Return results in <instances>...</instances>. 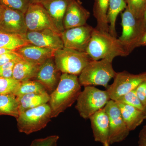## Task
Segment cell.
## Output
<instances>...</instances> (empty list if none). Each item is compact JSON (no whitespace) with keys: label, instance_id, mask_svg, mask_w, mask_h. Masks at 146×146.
Returning <instances> with one entry per match:
<instances>
[{"label":"cell","instance_id":"1f68e13d","mask_svg":"<svg viewBox=\"0 0 146 146\" xmlns=\"http://www.w3.org/2000/svg\"><path fill=\"white\" fill-rule=\"evenodd\" d=\"M18 61H12L0 66V77L11 78L13 67Z\"/></svg>","mask_w":146,"mask_h":146},{"label":"cell","instance_id":"74e56055","mask_svg":"<svg viewBox=\"0 0 146 146\" xmlns=\"http://www.w3.org/2000/svg\"><path fill=\"white\" fill-rule=\"evenodd\" d=\"M12 51H14L6 49L0 48V55L6 53L11 52Z\"/></svg>","mask_w":146,"mask_h":146},{"label":"cell","instance_id":"7402d4cb","mask_svg":"<svg viewBox=\"0 0 146 146\" xmlns=\"http://www.w3.org/2000/svg\"><path fill=\"white\" fill-rule=\"evenodd\" d=\"M127 7L125 0H109L107 13V21L109 33L112 36H117L116 30V22L119 13Z\"/></svg>","mask_w":146,"mask_h":146},{"label":"cell","instance_id":"d6a6232c","mask_svg":"<svg viewBox=\"0 0 146 146\" xmlns=\"http://www.w3.org/2000/svg\"><path fill=\"white\" fill-rule=\"evenodd\" d=\"M22 59L21 56L15 51L6 53L0 55V66L10 61H18Z\"/></svg>","mask_w":146,"mask_h":146},{"label":"cell","instance_id":"8fae6325","mask_svg":"<svg viewBox=\"0 0 146 146\" xmlns=\"http://www.w3.org/2000/svg\"><path fill=\"white\" fill-rule=\"evenodd\" d=\"M94 29L86 24L82 26L65 29L60 35L64 47L86 52Z\"/></svg>","mask_w":146,"mask_h":146},{"label":"cell","instance_id":"8d00e7d4","mask_svg":"<svg viewBox=\"0 0 146 146\" xmlns=\"http://www.w3.org/2000/svg\"><path fill=\"white\" fill-rule=\"evenodd\" d=\"M140 21L141 22V28L143 33L146 30V6L144 11L143 17L140 19Z\"/></svg>","mask_w":146,"mask_h":146},{"label":"cell","instance_id":"83f0119b","mask_svg":"<svg viewBox=\"0 0 146 146\" xmlns=\"http://www.w3.org/2000/svg\"><path fill=\"white\" fill-rule=\"evenodd\" d=\"M21 82L11 78L0 77V95L13 94Z\"/></svg>","mask_w":146,"mask_h":146},{"label":"cell","instance_id":"603a6c76","mask_svg":"<svg viewBox=\"0 0 146 146\" xmlns=\"http://www.w3.org/2000/svg\"><path fill=\"white\" fill-rule=\"evenodd\" d=\"M109 0H94L93 12L97 21V29L109 32L107 13Z\"/></svg>","mask_w":146,"mask_h":146},{"label":"cell","instance_id":"52a82bcc","mask_svg":"<svg viewBox=\"0 0 146 146\" xmlns=\"http://www.w3.org/2000/svg\"><path fill=\"white\" fill-rule=\"evenodd\" d=\"M113 83L107 88L110 100L116 101L120 98L136 89L146 80V72L134 74L127 71L117 73Z\"/></svg>","mask_w":146,"mask_h":146},{"label":"cell","instance_id":"8992f818","mask_svg":"<svg viewBox=\"0 0 146 146\" xmlns=\"http://www.w3.org/2000/svg\"><path fill=\"white\" fill-rule=\"evenodd\" d=\"M54 59L56 68L62 74L77 76L92 60L86 52L65 47L55 50Z\"/></svg>","mask_w":146,"mask_h":146},{"label":"cell","instance_id":"d4e9b609","mask_svg":"<svg viewBox=\"0 0 146 146\" xmlns=\"http://www.w3.org/2000/svg\"><path fill=\"white\" fill-rule=\"evenodd\" d=\"M19 115L17 98L13 94L0 95V116L8 115L16 118Z\"/></svg>","mask_w":146,"mask_h":146},{"label":"cell","instance_id":"9a60e30c","mask_svg":"<svg viewBox=\"0 0 146 146\" xmlns=\"http://www.w3.org/2000/svg\"><path fill=\"white\" fill-rule=\"evenodd\" d=\"M90 15L89 11L83 7L80 1L72 0L63 18L64 29L85 25Z\"/></svg>","mask_w":146,"mask_h":146},{"label":"cell","instance_id":"30bf717a","mask_svg":"<svg viewBox=\"0 0 146 146\" xmlns=\"http://www.w3.org/2000/svg\"><path fill=\"white\" fill-rule=\"evenodd\" d=\"M25 16L26 25L29 31L48 29L61 34L47 11L39 3H31Z\"/></svg>","mask_w":146,"mask_h":146},{"label":"cell","instance_id":"ffe728a7","mask_svg":"<svg viewBox=\"0 0 146 146\" xmlns=\"http://www.w3.org/2000/svg\"><path fill=\"white\" fill-rule=\"evenodd\" d=\"M40 66L21 59L16 62L13 67L12 78L20 82L33 80Z\"/></svg>","mask_w":146,"mask_h":146},{"label":"cell","instance_id":"44dd1931","mask_svg":"<svg viewBox=\"0 0 146 146\" xmlns=\"http://www.w3.org/2000/svg\"><path fill=\"white\" fill-rule=\"evenodd\" d=\"M16 98L18 102L19 114L27 110L48 103L50 95L46 92L27 94Z\"/></svg>","mask_w":146,"mask_h":146},{"label":"cell","instance_id":"f1b7e54d","mask_svg":"<svg viewBox=\"0 0 146 146\" xmlns=\"http://www.w3.org/2000/svg\"><path fill=\"white\" fill-rule=\"evenodd\" d=\"M127 7L137 19L143 17L146 6V0H125Z\"/></svg>","mask_w":146,"mask_h":146},{"label":"cell","instance_id":"5b68a950","mask_svg":"<svg viewBox=\"0 0 146 146\" xmlns=\"http://www.w3.org/2000/svg\"><path fill=\"white\" fill-rule=\"evenodd\" d=\"M107 91L86 86L79 95L76 108L82 117L89 119L92 115L102 109L110 100Z\"/></svg>","mask_w":146,"mask_h":146},{"label":"cell","instance_id":"cb8c5ba5","mask_svg":"<svg viewBox=\"0 0 146 146\" xmlns=\"http://www.w3.org/2000/svg\"><path fill=\"white\" fill-rule=\"evenodd\" d=\"M25 35L12 34L0 31V48L14 51L28 44Z\"/></svg>","mask_w":146,"mask_h":146},{"label":"cell","instance_id":"e575fe53","mask_svg":"<svg viewBox=\"0 0 146 146\" xmlns=\"http://www.w3.org/2000/svg\"><path fill=\"white\" fill-rule=\"evenodd\" d=\"M138 145L146 146V125L144 126L139 133Z\"/></svg>","mask_w":146,"mask_h":146},{"label":"cell","instance_id":"3957f363","mask_svg":"<svg viewBox=\"0 0 146 146\" xmlns=\"http://www.w3.org/2000/svg\"><path fill=\"white\" fill-rule=\"evenodd\" d=\"M112 62L107 58L90 61L79 75V81L81 86H102L107 89L110 81L117 74Z\"/></svg>","mask_w":146,"mask_h":146},{"label":"cell","instance_id":"2e32d148","mask_svg":"<svg viewBox=\"0 0 146 146\" xmlns=\"http://www.w3.org/2000/svg\"><path fill=\"white\" fill-rule=\"evenodd\" d=\"M94 141L103 146H110L109 143V121L104 107L90 118Z\"/></svg>","mask_w":146,"mask_h":146},{"label":"cell","instance_id":"e0dca14e","mask_svg":"<svg viewBox=\"0 0 146 146\" xmlns=\"http://www.w3.org/2000/svg\"><path fill=\"white\" fill-rule=\"evenodd\" d=\"M72 0H40L44 7L60 33L64 30L63 18L68 5Z\"/></svg>","mask_w":146,"mask_h":146},{"label":"cell","instance_id":"ab89813d","mask_svg":"<svg viewBox=\"0 0 146 146\" xmlns=\"http://www.w3.org/2000/svg\"><path fill=\"white\" fill-rule=\"evenodd\" d=\"M31 3H39L40 0H29Z\"/></svg>","mask_w":146,"mask_h":146},{"label":"cell","instance_id":"836d02e7","mask_svg":"<svg viewBox=\"0 0 146 146\" xmlns=\"http://www.w3.org/2000/svg\"><path fill=\"white\" fill-rule=\"evenodd\" d=\"M136 92L138 98L146 108V80L138 85Z\"/></svg>","mask_w":146,"mask_h":146},{"label":"cell","instance_id":"4fadbf2b","mask_svg":"<svg viewBox=\"0 0 146 146\" xmlns=\"http://www.w3.org/2000/svg\"><path fill=\"white\" fill-rule=\"evenodd\" d=\"M61 34L51 30L29 31L25 35L29 44L56 50L64 48Z\"/></svg>","mask_w":146,"mask_h":146},{"label":"cell","instance_id":"f35d334b","mask_svg":"<svg viewBox=\"0 0 146 146\" xmlns=\"http://www.w3.org/2000/svg\"><path fill=\"white\" fill-rule=\"evenodd\" d=\"M3 12V8L2 5L0 4V21L1 19L2 16Z\"/></svg>","mask_w":146,"mask_h":146},{"label":"cell","instance_id":"6da1fadb","mask_svg":"<svg viewBox=\"0 0 146 146\" xmlns=\"http://www.w3.org/2000/svg\"><path fill=\"white\" fill-rule=\"evenodd\" d=\"M81 86L77 76L62 74L58 85L50 95L52 117H56L77 100Z\"/></svg>","mask_w":146,"mask_h":146},{"label":"cell","instance_id":"7a4b0ae2","mask_svg":"<svg viewBox=\"0 0 146 146\" xmlns=\"http://www.w3.org/2000/svg\"><path fill=\"white\" fill-rule=\"evenodd\" d=\"M86 52L92 60L107 58L113 61L117 56L129 54L119 39L109 32L96 28L94 29Z\"/></svg>","mask_w":146,"mask_h":146},{"label":"cell","instance_id":"9c48e42d","mask_svg":"<svg viewBox=\"0 0 146 146\" xmlns=\"http://www.w3.org/2000/svg\"><path fill=\"white\" fill-rule=\"evenodd\" d=\"M109 121L110 145L125 140L129 131L123 119L121 111L116 102L110 100L104 107Z\"/></svg>","mask_w":146,"mask_h":146},{"label":"cell","instance_id":"7c38bea8","mask_svg":"<svg viewBox=\"0 0 146 146\" xmlns=\"http://www.w3.org/2000/svg\"><path fill=\"white\" fill-rule=\"evenodd\" d=\"M0 31L25 35L28 31L24 13L3 6Z\"/></svg>","mask_w":146,"mask_h":146},{"label":"cell","instance_id":"d6986e66","mask_svg":"<svg viewBox=\"0 0 146 146\" xmlns=\"http://www.w3.org/2000/svg\"><path fill=\"white\" fill-rule=\"evenodd\" d=\"M126 125L129 131L134 130L146 119V111L116 102Z\"/></svg>","mask_w":146,"mask_h":146},{"label":"cell","instance_id":"4316f807","mask_svg":"<svg viewBox=\"0 0 146 146\" xmlns=\"http://www.w3.org/2000/svg\"><path fill=\"white\" fill-rule=\"evenodd\" d=\"M115 102L128 105L140 110L146 111V108L144 106L136 94V89L120 97Z\"/></svg>","mask_w":146,"mask_h":146},{"label":"cell","instance_id":"ac0fdd59","mask_svg":"<svg viewBox=\"0 0 146 146\" xmlns=\"http://www.w3.org/2000/svg\"><path fill=\"white\" fill-rule=\"evenodd\" d=\"M55 50L28 44L15 51L22 59L41 65L46 60L54 57Z\"/></svg>","mask_w":146,"mask_h":146},{"label":"cell","instance_id":"d590c367","mask_svg":"<svg viewBox=\"0 0 146 146\" xmlns=\"http://www.w3.org/2000/svg\"><path fill=\"white\" fill-rule=\"evenodd\" d=\"M146 46V30L141 36L136 45L135 48Z\"/></svg>","mask_w":146,"mask_h":146},{"label":"cell","instance_id":"f546056e","mask_svg":"<svg viewBox=\"0 0 146 146\" xmlns=\"http://www.w3.org/2000/svg\"><path fill=\"white\" fill-rule=\"evenodd\" d=\"M31 2L29 0H0V4L25 14Z\"/></svg>","mask_w":146,"mask_h":146},{"label":"cell","instance_id":"60d3db41","mask_svg":"<svg viewBox=\"0 0 146 146\" xmlns=\"http://www.w3.org/2000/svg\"><path fill=\"white\" fill-rule=\"evenodd\" d=\"M145 146L142 145H139V146Z\"/></svg>","mask_w":146,"mask_h":146},{"label":"cell","instance_id":"277c9868","mask_svg":"<svg viewBox=\"0 0 146 146\" xmlns=\"http://www.w3.org/2000/svg\"><path fill=\"white\" fill-rule=\"evenodd\" d=\"M51 118V109L48 103L27 110L16 119L19 131L29 135L46 127Z\"/></svg>","mask_w":146,"mask_h":146},{"label":"cell","instance_id":"5bb4252c","mask_svg":"<svg viewBox=\"0 0 146 146\" xmlns=\"http://www.w3.org/2000/svg\"><path fill=\"white\" fill-rule=\"evenodd\" d=\"M62 73L55 63L54 57L46 60L39 66L36 75L33 80L42 84L47 92L50 94L57 87Z\"/></svg>","mask_w":146,"mask_h":146},{"label":"cell","instance_id":"4dcf8cb0","mask_svg":"<svg viewBox=\"0 0 146 146\" xmlns=\"http://www.w3.org/2000/svg\"><path fill=\"white\" fill-rule=\"evenodd\" d=\"M59 138L57 135H52L45 138L35 139L30 146H56Z\"/></svg>","mask_w":146,"mask_h":146},{"label":"cell","instance_id":"ba28073f","mask_svg":"<svg viewBox=\"0 0 146 146\" xmlns=\"http://www.w3.org/2000/svg\"><path fill=\"white\" fill-rule=\"evenodd\" d=\"M122 33L119 39L130 54L136 48L135 46L143 34L141 22L127 7L121 13Z\"/></svg>","mask_w":146,"mask_h":146},{"label":"cell","instance_id":"484cf974","mask_svg":"<svg viewBox=\"0 0 146 146\" xmlns=\"http://www.w3.org/2000/svg\"><path fill=\"white\" fill-rule=\"evenodd\" d=\"M46 92L44 87L39 82L34 80H29L21 82L14 95L17 97L27 94Z\"/></svg>","mask_w":146,"mask_h":146}]
</instances>
